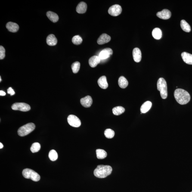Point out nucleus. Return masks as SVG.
Instances as JSON below:
<instances>
[{"label":"nucleus","instance_id":"f257e3e1","mask_svg":"<svg viewBox=\"0 0 192 192\" xmlns=\"http://www.w3.org/2000/svg\"><path fill=\"white\" fill-rule=\"evenodd\" d=\"M174 96L177 102L182 105L188 103L191 98L189 93L181 89H176L174 92Z\"/></svg>","mask_w":192,"mask_h":192},{"label":"nucleus","instance_id":"f03ea898","mask_svg":"<svg viewBox=\"0 0 192 192\" xmlns=\"http://www.w3.org/2000/svg\"><path fill=\"white\" fill-rule=\"evenodd\" d=\"M112 170L111 167L109 165H99L94 170V174L97 178H103L110 175Z\"/></svg>","mask_w":192,"mask_h":192},{"label":"nucleus","instance_id":"7ed1b4c3","mask_svg":"<svg viewBox=\"0 0 192 192\" xmlns=\"http://www.w3.org/2000/svg\"><path fill=\"white\" fill-rule=\"evenodd\" d=\"M158 91H160L161 97L163 99H165L168 97L167 86L166 81L163 78H159L157 83Z\"/></svg>","mask_w":192,"mask_h":192},{"label":"nucleus","instance_id":"20e7f679","mask_svg":"<svg viewBox=\"0 0 192 192\" xmlns=\"http://www.w3.org/2000/svg\"><path fill=\"white\" fill-rule=\"evenodd\" d=\"M35 128V125L32 123H30L20 127L17 131V133L20 136H25L30 134Z\"/></svg>","mask_w":192,"mask_h":192},{"label":"nucleus","instance_id":"39448f33","mask_svg":"<svg viewBox=\"0 0 192 192\" xmlns=\"http://www.w3.org/2000/svg\"><path fill=\"white\" fill-rule=\"evenodd\" d=\"M22 174L25 178L28 179H31L33 181H38L40 179V177L38 173L32 169H28L23 170Z\"/></svg>","mask_w":192,"mask_h":192},{"label":"nucleus","instance_id":"423d86ee","mask_svg":"<svg viewBox=\"0 0 192 192\" xmlns=\"http://www.w3.org/2000/svg\"><path fill=\"white\" fill-rule=\"evenodd\" d=\"M13 110H19L22 111H28L30 110L31 107L29 105L23 103H14L11 106Z\"/></svg>","mask_w":192,"mask_h":192},{"label":"nucleus","instance_id":"0eeeda50","mask_svg":"<svg viewBox=\"0 0 192 192\" xmlns=\"http://www.w3.org/2000/svg\"><path fill=\"white\" fill-rule=\"evenodd\" d=\"M67 121L69 125L75 128H78L80 126L81 124V120L77 117L74 115H69L68 116Z\"/></svg>","mask_w":192,"mask_h":192},{"label":"nucleus","instance_id":"6e6552de","mask_svg":"<svg viewBox=\"0 0 192 192\" xmlns=\"http://www.w3.org/2000/svg\"><path fill=\"white\" fill-rule=\"evenodd\" d=\"M122 11V9L121 6L118 4H115L109 8L108 13L111 15L116 17L120 15Z\"/></svg>","mask_w":192,"mask_h":192},{"label":"nucleus","instance_id":"1a4fd4ad","mask_svg":"<svg viewBox=\"0 0 192 192\" xmlns=\"http://www.w3.org/2000/svg\"><path fill=\"white\" fill-rule=\"evenodd\" d=\"M113 54V51L111 48H106L100 52L99 57L101 60H105L110 57Z\"/></svg>","mask_w":192,"mask_h":192},{"label":"nucleus","instance_id":"9d476101","mask_svg":"<svg viewBox=\"0 0 192 192\" xmlns=\"http://www.w3.org/2000/svg\"><path fill=\"white\" fill-rule=\"evenodd\" d=\"M156 16L159 18L164 20L169 19L171 17V13L169 10L165 9L162 11L158 12L156 14Z\"/></svg>","mask_w":192,"mask_h":192},{"label":"nucleus","instance_id":"9b49d317","mask_svg":"<svg viewBox=\"0 0 192 192\" xmlns=\"http://www.w3.org/2000/svg\"><path fill=\"white\" fill-rule=\"evenodd\" d=\"M81 103L84 107H90L93 103L92 99L91 96H87L81 99Z\"/></svg>","mask_w":192,"mask_h":192},{"label":"nucleus","instance_id":"f8f14e48","mask_svg":"<svg viewBox=\"0 0 192 192\" xmlns=\"http://www.w3.org/2000/svg\"><path fill=\"white\" fill-rule=\"evenodd\" d=\"M133 57L134 61L136 62H139L141 60L142 54L141 50L138 48H135L133 51Z\"/></svg>","mask_w":192,"mask_h":192},{"label":"nucleus","instance_id":"ddd939ff","mask_svg":"<svg viewBox=\"0 0 192 192\" xmlns=\"http://www.w3.org/2000/svg\"><path fill=\"white\" fill-rule=\"evenodd\" d=\"M110 40L111 37L110 36L106 34H103L98 38L97 43L99 45H103L107 43Z\"/></svg>","mask_w":192,"mask_h":192},{"label":"nucleus","instance_id":"4468645a","mask_svg":"<svg viewBox=\"0 0 192 192\" xmlns=\"http://www.w3.org/2000/svg\"><path fill=\"white\" fill-rule=\"evenodd\" d=\"M101 60L99 56H94L90 58L89 60V63L91 67H95L100 62Z\"/></svg>","mask_w":192,"mask_h":192},{"label":"nucleus","instance_id":"2eb2a0df","mask_svg":"<svg viewBox=\"0 0 192 192\" xmlns=\"http://www.w3.org/2000/svg\"><path fill=\"white\" fill-rule=\"evenodd\" d=\"M87 5L86 3L82 1L78 4L76 8V11L79 14H84L86 12Z\"/></svg>","mask_w":192,"mask_h":192},{"label":"nucleus","instance_id":"dca6fc26","mask_svg":"<svg viewBox=\"0 0 192 192\" xmlns=\"http://www.w3.org/2000/svg\"><path fill=\"white\" fill-rule=\"evenodd\" d=\"M6 28L10 32H16L19 30V26L17 23L9 22L7 23Z\"/></svg>","mask_w":192,"mask_h":192},{"label":"nucleus","instance_id":"f3484780","mask_svg":"<svg viewBox=\"0 0 192 192\" xmlns=\"http://www.w3.org/2000/svg\"><path fill=\"white\" fill-rule=\"evenodd\" d=\"M181 56L185 62L187 64L192 65V54L187 52H183Z\"/></svg>","mask_w":192,"mask_h":192},{"label":"nucleus","instance_id":"a211bd4d","mask_svg":"<svg viewBox=\"0 0 192 192\" xmlns=\"http://www.w3.org/2000/svg\"><path fill=\"white\" fill-rule=\"evenodd\" d=\"M97 83L99 86L103 89H106L108 87L107 79L105 76H102L99 78Z\"/></svg>","mask_w":192,"mask_h":192},{"label":"nucleus","instance_id":"6ab92c4d","mask_svg":"<svg viewBox=\"0 0 192 192\" xmlns=\"http://www.w3.org/2000/svg\"><path fill=\"white\" fill-rule=\"evenodd\" d=\"M47 44L50 46H54L56 45L57 40L54 35H49L46 38Z\"/></svg>","mask_w":192,"mask_h":192},{"label":"nucleus","instance_id":"aec40b11","mask_svg":"<svg viewBox=\"0 0 192 192\" xmlns=\"http://www.w3.org/2000/svg\"><path fill=\"white\" fill-rule=\"evenodd\" d=\"M152 106V103L150 101L145 102L141 106L140 110L142 113H146L151 108Z\"/></svg>","mask_w":192,"mask_h":192},{"label":"nucleus","instance_id":"412c9836","mask_svg":"<svg viewBox=\"0 0 192 192\" xmlns=\"http://www.w3.org/2000/svg\"><path fill=\"white\" fill-rule=\"evenodd\" d=\"M47 16L49 19L53 23H56L59 20V17L58 15L53 12L49 11L47 13Z\"/></svg>","mask_w":192,"mask_h":192},{"label":"nucleus","instance_id":"4be33fe9","mask_svg":"<svg viewBox=\"0 0 192 192\" xmlns=\"http://www.w3.org/2000/svg\"><path fill=\"white\" fill-rule=\"evenodd\" d=\"M152 35L154 38L156 40H159L162 37V32L159 28H155L153 30Z\"/></svg>","mask_w":192,"mask_h":192},{"label":"nucleus","instance_id":"5701e85b","mask_svg":"<svg viewBox=\"0 0 192 192\" xmlns=\"http://www.w3.org/2000/svg\"><path fill=\"white\" fill-rule=\"evenodd\" d=\"M118 84L121 88L124 89L128 87V83L124 77L121 76L119 78L118 80Z\"/></svg>","mask_w":192,"mask_h":192},{"label":"nucleus","instance_id":"b1692460","mask_svg":"<svg viewBox=\"0 0 192 192\" xmlns=\"http://www.w3.org/2000/svg\"><path fill=\"white\" fill-rule=\"evenodd\" d=\"M181 29L184 32H189L191 31V27L189 23L185 20H183L181 22Z\"/></svg>","mask_w":192,"mask_h":192},{"label":"nucleus","instance_id":"393cba45","mask_svg":"<svg viewBox=\"0 0 192 192\" xmlns=\"http://www.w3.org/2000/svg\"><path fill=\"white\" fill-rule=\"evenodd\" d=\"M96 153L97 158L104 159L107 156V153L104 150L101 149H97L96 150Z\"/></svg>","mask_w":192,"mask_h":192},{"label":"nucleus","instance_id":"a878e982","mask_svg":"<svg viewBox=\"0 0 192 192\" xmlns=\"http://www.w3.org/2000/svg\"><path fill=\"white\" fill-rule=\"evenodd\" d=\"M125 111L124 108L122 106L115 107L113 109V114L115 115H119L123 113Z\"/></svg>","mask_w":192,"mask_h":192},{"label":"nucleus","instance_id":"bb28decb","mask_svg":"<svg viewBox=\"0 0 192 192\" xmlns=\"http://www.w3.org/2000/svg\"><path fill=\"white\" fill-rule=\"evenodd\" d=\"M48 156L50 160L52 161H54L57 160L58 157V155L56 151L54 150H50Z\"/></svg>","mask_w":192,"mask_h":192},{"label":"nucleus","instance_id":"cd10ccee","mask_svg":"<svg viewBox=\"0 0 192 192\" xmlns=\"http://www.w3.org/2000/svg\"><path fill=\"white\" fill-rule=\"evenodd\" d=\"M41 148L40 144L38 142H35L32 144L31 146L30 150L32 153L37 152Z\"/></svg>","mask_w":192,"mask_h":192},{"label":"nucleus","instance_id":"c85d7f7f","mask_svg":"<svg viewBox=\"0 0 192 192\" xmlns=\"http://www.w3.org/2000/svg\"><path fill=\"white\" fill-rule=\"evenodd\" d=\"M71 68L73 73H77L80 68V63L79 62H75L72 64Z\"/></svg>","mask_w":192,"mask_h":192},{"label":"nucleus","instance_id":"c756f323","mask_svg":"<svg viewBox=\"0 0 192 192\" xmlns=\"http://www.w3.org/2000/svg\"><path fill=\"white\" fill-rule=\"evenodd\" d=\"M104 134L106 138L109 139L113 138L115 135L114 131L111 129H107L104 132Z\"/></svg>","mask_w":192,"mask_h":192},{"label":"nucleus","instance_id":"7c9ffc66","mask_svg":"<svg viewBox=\"0 0 192 192\" xmlns=\"http://www.w3.org/2000/svg\"><path fill=\"white\" fill-rule=\"evenodd\" d=\"M82 38L79 35H76L72 39V42L75 45H80L82 43Z\"/></svg>","mask_w":192,"mask_h":192},{"label":"nucleus","instance_id":"2f4dec72","mask_svg":"<svg viewBox=\"0 0 192 192\" xmlns=\"http://www.w3.org/2000/svg\"><path fill=\"white\" fill-rule=\"evenodd\" d=\"M5 57V49L4 47L1 46H0V59L2 60Z\"/></svg>","mask_w":192,"mask_h":192},{"label":"nucleus","instance_id":"473e14b6","mask_svg":"<svg viewBox=\"0 0 192 192\" xmlns=\"http://www.w3.org/2000/svg\"><path fill=\"white\" fill-rule=\"evenodd\" d=\"M7 92H8V93L10 94L11 95H14L15 94V92L14 91V90L11 87H9L7 90Z\"/></svg>","mask_w":192,"mask_h":192},{"label":"nucleus","instance_id":"72a5a7b5","mask_svg":"<svg viewBox=\"0 0 192 192\" xmlns=\"http://www.w3.org/2000/svg\"><path fill=\"white\" fill-rule=\"evenodd\" d=\"M6 95V93L4 91H0V95L5 96Z\"/></svg>","mask_w":192,"mask_h":192},{"label":"nucleus","instance_id":"f704fd0d","mask_svg":"<svg viewBox=\"0 0 192 192\" xmlns=\"http://www.w3.org/2000/svg\"><path fill=\"white\" fill-rule=\"evenodd\" d=\"M3 147V145L1 143H0V148L2 149Z\"/></svg>","mask_w":192,"mask_h":192},{"label":"nucleus","instance_id":"c9c22d12","mask_svg":"<svg viewBox=\"0 0 192 192\" xmlns=\"http://www.w3.org/2000/svg\"><path fill=\"white\" fill-rule=\"evenodd\" d=\"M1 77H0V82H1Z\"/></svg>","mask_w":192,"mask_h":192},{"label":"nucleus","instance_id":"e433bc0d","mask_svg":"<svg viewBox=\"0 0 192 192\" xmlns=\"http://www.w3.org/2000/svg\"><path fill=\"white\" fill-rule=\"evenodd\" d=\"M191 192H192V191Z\"/></svg>","mask_w":192,"mask_h":192}]
</instances>
